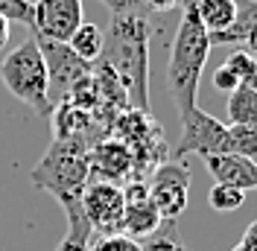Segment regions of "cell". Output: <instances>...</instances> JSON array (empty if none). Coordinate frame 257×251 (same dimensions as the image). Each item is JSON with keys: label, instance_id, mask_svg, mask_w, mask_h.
I'll list each match as a JSON object with an SVG mask.
<instances>
[{"label": "cell", "instance_id": "obj_1", "mask_svg": "<svg viewBox=\"0 0 257 251\" xmlns=\"http://www.w3.org/2000/svg\"><path fill=\"white\" fill-rule=\"evenodd\" d=\"M149 18L111 15L102 56L96 62L111 67L128 96V105L149 111Z\"/></svg>", "mask_w": 257, "mask_h": 251}, {"label": "cell", "instance_id": "obj_2", "mask_svg": "<svg viewBox=\"0 0 257 251\" xmlns=\"http://www.w3.org/2000/svg\"><path fill=\"white\" fill-rule=\"evenodd\" d=\"M208 53H210L208 30L202 27L199 15L193 12L190 0H187L181 21H178L176 38L170 44V62H167V88H170V96L176 102L178 114L196 108L199 82H202Z\"/></svg>", "mask_w": 257, "mask_h": 251}, {"label": "cell", "instance_id": "obj_3", "mask_svg": "<svg viewBox=\"0 0 257 251\" xmlns=\"http://www.w3.org/2000/svg\"><path fill=\"white\" fill-rule=\"evenodd\" d=\"M30 181L38 190H47L62 204L64 216H82V193L91 181L88 173V146L73 141H53L41 161L30 170Z\"/></svg>", "mask_w": 257, "mask_h": 251}, {"label": "cell", "instance_id": "obj_4", "mask_svg": "<svg viewBox=\"0 0 257 251\" xmlns=\"http://www.w3.org/2000/svg\"><path fill=\"white\" fill-rule=\"evenodd\" d=\"M0 79L9 88V94L21 99L24 105H30L35 114L50 117L53 114V99H50V82H47V67L44 56L38 50V38L30 35L27 41H21L15 50H9V56L0 64Z\"/></svg>", "mask_w": 257, "mask_h": 251}, {"label": "cell", "instance_id": "obj_5", "mask_svg": "<svg viewBox=\"0 0 257 251\" xmlns=\"http://www.w3.org/2000/svg\"><path fill=\"white\" fill-rule=\"evenodd\" d=\"M181 117V138H178L176 149H173V158L181 161L184 155H225L231 152V135H228V126L222 120H216L213 114L202 111L199 105Z\"/></svg>", "mask_w": 257, "mask_h": 251}, {"label": "cell", "instance_id": "obj_6", "mask_svg": "<svg viewBox=\"0 0 257 251\" xmlns=\"http://www.w3.org/2000/svg\"><path fill=\"white\" fill-rule=\"evenodd\" d=\"M149 199L161 213V219H178L187 210V199H190V170L184 167V161H164L158 164L149 178Z\"/></svg>", "mask_w": 257, "mask_h": 251}, {"label": "cell", "instance_id": "obj_7", "mask_svg": "<svg viewBox=\"0 0 257 251\" xmlns=\"http://www.w3.org/2000/svg\"><path fill=\"white\" fill-rule=\"evenodd\" d=\"M82 216L91 225L94 236H111L120 234V222H123V187L111 181H88V187L82 193Z\"/></svg>", "mask_w": 257, "mask_h": 251}, {"label": "cell", "instance_id": "obj_8", "mask_svg": "<svg viewBox=\"0 0 257 251\" xmlns=\"http://www.w3.org/2000/svg\"><path fill=\"white\" fill-rule=\"evenodd\" d=\"M35 38H38V35H35ZM38 50H41V56H44V67H47L50 99H53V96H59V102L67 99L70 88L94 70V64L82 62L79 56L67 47V44H62V41L38 38Z\"/></svg>", "mask_w": 257, "mask_h": 251}, {"label": "cell", "instance_id": "obj_9", "mask_svg": "<svg viewBox=\"0 0 257 251\" xmlns=\"http://www.w3.org/2000/svg\"><path fill=\"white\" fill-rule=\"evenodd\" d=\"M82 0H35L32 3V30L38 38L67 44L82 27Z\"/></svg>", "mask_w": 257, "mask_h": 251}, {"label": "cell", "instance_id": "obj_10", "mask_svg": "<svg viewBox=\"0 0 257 251\" xmlns=\"http://www.w3.org/2000/svg\"><path fill=\"white\" fill-rule=\"evenodd\" d=\"M123 199H126V207H123V222H120V234L132 236V239H146L149 234L158 231L161 213L155 210V204L149 199V184L146 181H138L132 178L123 187Z\"/></svg>", "mask_w": 257, "mask_h": 251}, {"label": "cell", "instance_id": "obj_11", "mask_svg": "<svg viewBox=\"0 0 257 251\" xmlns=\"http://www.w3.org/2000/svg\"><path fill=\"white\" fill-rule=\"evenodd\" d=\"M135 170V161H132V149L120 138H102L88 149V173L91 181H128Z\"/></svg>", "mask_w": 257, "mask_h": 251}, {"label": "cell", "instance_id": "obj_12", "mask_svg": "<svg viewBox=\"0 0 257 251\" xmlns=\"http://www.w3.org/2000/svg\"><path fill=\"white\" fill-rule=\"evenodd\" d=\"M208 173L216 178V184H231L237 190H257V164L242 155L225 152V155H205Z\"/></svg>", "mask_w": 257, "mask_h": 251}, {"label": "cell", "instance_id": "obj_13", "mask_svg": "<svg viewBox=\"0 0 257 251\" xmlns=\"http://www.w3.org/2000/svg\"><path fill=\"white\" fill-rule=\"evenodd\" d=\"M257 30V0H237V21L222 32H208L210 47L219 44H245L248 32Z\"/></svg>", "mask_w": 257, "mask_h": 251}, {"label": "cell", "instance_id": "obj_14", "mask_svg": "<svg viewBox=\"0 0 257 251\" xmlns=\"http://www.w3.org/2000/svg\"><path fill=\"white\" fill-rule=\"evenodd\" d=\"M190 6L208 32H222L237 21V0H190Z\"/></svg>", "mask_w": 257, "mask_h": 251}, {"label": "cell", "instance_id": "obj_15", "mask_svg": "<svg viewBox=\"0 0 257 251\" xmlns=\"http://www.w3.org/2000/svg\"><path fill=\"white\" fill-rule=\"evenodd\" d=\"M102 44H105V32L99 30L96 24H88V21H82V27L67 41V47L73 50L82 62H91V64L102 56Z\"/></svg>", "mask_w": 257, "mask_h": 251}, {"label": "cell", "instance_id": "obj_16", "mask_svg": "<svg viewBox=\"0 0 257 251\" xmlns=\"http://www.w3.org/2000/svg\"><path fill=\"white\" fill-rule=\"evenodd\" d=\"M228 120L231 126H257V91L251 88H234L228 96Z\"/></svg>", "mask_w": 257, "mask_h": 251}, {"label": "cell", "instance_id": "obj_17", "mask_svg": "<svg viewBox=\"0 0 257 251\" xmlns=\"http://www.w3.org/2000/svg\"><path fill=\"white\" fill-rule=\"evenodd\" d=\"M178 219H164L158 225V231L155 234H149L146 239H141V245L144 251H190L184 245V239L178 234Z\"/></svg>", "mask_w": 257, "mask_h": 251}, {"label": "cell", "instance_id": "obj_18", "mask_svg": "<svg viewBox=\"0 0 257 251\" xmlns=\"http://www.w3.org/2000/svg\"><path fill=\"white\" fill-rule=\"evenodd\" d=\"M91 239H94V231L85 222V216H73L67 219V234L56 245V251H91Z\"/></svg>", "mask_w": 257, "mask_h": 251}, {"label": "cell", "instance_id": "obj_19", "mask_svg": "<svg viewBox=\"0 0 257 251\" xmlns=\"http://www.w3.org/2000/svg\"><path fill=\"white\" fill-rule=\"evenodd\" d=\"M231 152L257 164V126H228Z\"/></svg>", "mask_w": 257, "mask_h": 251}, {"label": "cell", "instance_id": "obj_20", "mask_svg": "<svg viewBox=\"0 0 257 251\" xmlns=\"http://www.w3.org/2000/svg\"><path fill=\"white\" fill-rule=\"evenodd\" d=\"M242 202H245V193L231 187V184H213L208 190V204L213 210H219V213L237 210V207H242Z\"/></svg>", "mask_w": 257, "mask_h": 251}, {"label": "cell", "instance_id": "obj_21", "mask_svg": "<svg viewBox=\"0 0 257 251\" xmlns=\"http://www.w3.org/2000/svg\"><path fill=\"white\" fill-rule=\"evenodd\" d=\"M222 64L237 76L240 85H245V82H251V79L257 76V59L251 56V53H245V50H234Z\"/></svg>", "mask_w": 257, "mask_h": 251}, {"label": "cell", "instance_id": "obj_22", "mask_svg": "<svg viewBox=\"0 0 257 251\" xmlns=\"http://www.w3.org/2000/svg\"><path fill=\"white\" fill-rule=\"evenodd\" d=\"M91 251H144V245L126 234H111L91 239Z\"/></svg>", "mask_w": 257, "mask_h": 251}, {"label": "cell", "instance_id": "obj_23", "mask_svg": "<svg viewBox=\"0 0 257 251\" xmlns=\"http://www.w3.org/2000/svg\"><path fill=\"white\" fill-rule=\"evenodd\" d=\"M0 15L9 24H27L32 27V0H0Z\"/></svg>", "mask_w": 257, "mask_h": 251}, {"label": "cell", "instance_id": "obj_24", "mask_svg": "<svg viewBox=\"0 0 257 251\" xmlns=\"http://www.w3.org/2000/svg\"><path fill=\"white\" fill-rule=\"evenodd\" d=\"M102 6H108L111 15H141L149 18L152 12L146 9V0H99Z\"/></svg>", "mask_w": 257, "mask_h": 251}, {"label": "cell", "instance_id": "obj_25", "mask_svg": "<svg viewBox=\"0 0 257 251\" xmlns=\"http://www.w3.org/2000/svg\"><path fill=\"white\" fill-rule=\"evenodd\" d=\"M213 88H219V91H234V88H240V82H237V76L225 67V64H219L216 70H213Z\"/></svg>", "mask_w": 257, "mask_h": 251}, {"label": "cell", "instance_id": "obj_26", "mask_svg": "<svg viewBox=\"0 0 257 251\" xmlns=\"http://www.w3.org/2000/svg\"><path fill=\"white\" fill-rule=\"evenodd\" d=\"M181 0H146V9L152 12V15H167V12H173Z\"/></svg>", "mask_w": 257, "mask_h": 251}, {"label": "cell", "instance_id": "obj_27", "mask_svg": "<svg viewBox=\"0 0 257 251\" xmlns=\"http://www.w3.org/2000/svg\"><path fill=\"white\" fill-rule=\"evenodd\" d=\"M240 245H242V248H248V251H257V219L248 222V228L242 231Z\"/></svg>", "mask_w": 257, "mask_h": 251}, {"label": "cell", "instance_id": "obj_28", "mask_svg": "<svg viewBox=\"0 0 257 251\" xmlns=\"http://www.w3.org/2000/svg\"><path fill=\"white\" fill-rule=\"evenodd\" d=\"M9 35H12V24H9L6 18L0 15V50L9 44Z\"/></svg>", "mask_w": 257, "mask_h": 251}, {"label": "cell", "instance_id": "obj_29", "mask_svg": "<svg viewBox=\"0 0 257 251\" xmlns=\"http://www.w3.org/2000/svg\"><path fill=\"white\" fill-rule=\"evenodd\" d=\"M242 50H245V53H251V56L257 59V30H251V32H248V38H245V44H242Z\"/></svg>", "mask_w": 257, "mask_h": 251}, {"label": "cell", "instance_id": "obj_30", "mask_svg": "<svg viewBox=\"0 0 257 251\" xmlns=\"http://www.w3.org/2000/svg\"><path fill=\"white\" fill-rule=\"evenodd\" d=\"M231 251H248V248H242L240 242H237V245H234V248H231Z\"/></svg>", "mask_w": 257, "mask_h": 251}, {"label": "cell", "instance_id": "obj_31", "mask_svg": "<svg viewBox=\"0 0 257 251\" xmlns=\"http://www.w3.org/2000/svg\"><path fill=\"white\" fill-rule=\"evenodd\" d=\"M181 3H187V0H181Z\"/></svg>", "mask_w": 257, "mask_h": 251}]
</instances>
